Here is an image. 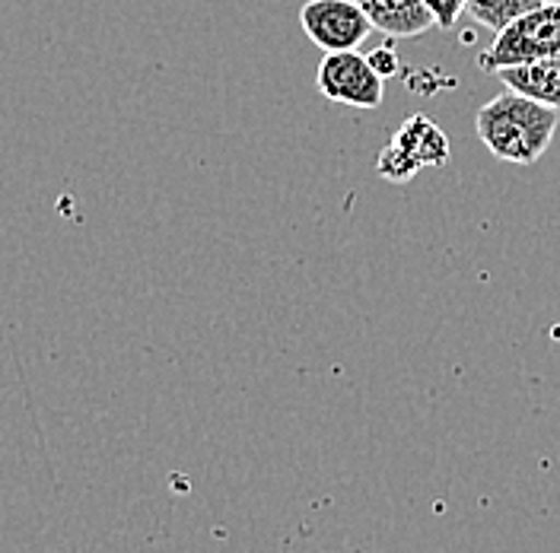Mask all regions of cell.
<instances>
[{"mask_svg":"<svg viewBox=\"0 0 560 553\" xmlns=\"http://www.w3.org/2000/svg\"><path fill=\"white\" fill-rule=\"evenodd\" d=\"M423 7L433 16V26L440 30H453L458 16L465 13V0H423Z\"/></svg>","mask_w":560,"mask_h":553,"instance_id":"cell-10","label":"cell"},{"mask_svg":"<svg viewBox=\"0 0 560 553\" xmlns=\"http://www.w3.org/2000/svg\"><path fill=\"white\" fill-rule=\"evenodd\" d=\"M558 121V108L535 103L516 90H503L478 108L475 131L497 160L513 166H532L548 153Z\"/></svg>","mask_w":560,"mask_h":553,"instance_id":"cell-1","label":"cell"},{"mask_svg":"<svg viewBox=\"0 0 560 553\" xmlns=\"http://www.w3.org/2000/svg\"><path fill=\"white\" fill-rule=\"evenodd\" d=\"M392 143H398L415 163H418L420 169H443L446 163H450V138H446V131L433 121V118H427V115H411V118H405L401 125H398V131H395V138Z\"/></svg>","mask_w":560,"mask_h":553,"instance_id":"cell-5","label":"cell"},{"mask_svg":"<svg viewBox=\"0 0 560 553\" xmlns=\"http://www.w3.org/2000/svg\"><path fill=\"white\" fill-rule=\"evenodd\" d=\"M370 58V64L380 70L383 77H392L395 70H398V58H395V51H388V48H376L373 55H366Z\"/></svg>","mask_w":560,"mask_h":553,"instance_id":"cell-11","label":"cell"},{"mask_svg":"<svg viewBox=\"0 0 560 553\" xmlns=\"http://www.w3.org/2000/svg\"><path fill=\"white\" fill-rule=\"evenodd\" d=\"M315 86L325 99L350 108H380L385 99V77L357 48L325 51L315 73Z\"/></svg>","mask_w":560,"mask_h":553,"instance_id":"cell-3","label":"cell"},{"mask_svg":"<svg viewBox=\"0 0 560 553\" xmlns=\"http://www.w3.org/2000/svg\"><path fill=\"white\" fill-rule=\"evenodd\" d=\"M560 55V0H541L535 10L500 30L493 45L478 58L481 70H503Z\"/></svg>","mask_w":560,"mask_h":553,"instance_id":"cell-2","label":"cell"},{"mask_svg":"<svg viewBox=\"0 0 560 553\" xmlns=\"http://www.w3.org/2000/svg\"><path fill=\"white\" fill-rule=\"evenodd\" d=\"M497 77L503 80L506 90H516L535 103L558 108L560 111V55L541 58V61H528L516 68L497 70Z\"/></svg>","mask_w":560,"mask_h":553,"instance_id":"cell-7","label":"cell"},{"mask_svg":"<svg viewBox=\"0 0 560 553\" xmlns=\"http://www.w3.org/2000/svg\"><path fill=\"white\" fill-rule=\"evenodd\" d=\"M376 173L383 175L385 181L405 185V181H411V178L420 173V166L401 150V146H398V143L388 140V146H385L383 153H380V160H376Z\"/></svg>","mask_w":560,"mask_h":553,"instance_id":"cell-9","label":"cell"},{"mask_svg":"<svg viewBox=\"0 0 560 553\" xmlns=\"http://www.w3.org/2000/svg\"><path fill=\"white\" fill-rule=\"evenodd\" d=\"M373 23V30L392 35V38H415L433 26L430 10L423 0H357Z\"/></svg>","mask_w":560,"mask_h":553,"instance_id":"cell-6","label":"cell"},{"mask_svg":"<svg viewBox=\"0 0 560 553\" xmlns=\"http://www.w3.org/2000/svg\"><path fill=\"white\" fill-rule=\"evenodd\" d=\"M541 0H465V10L493 33L506 30L513 20H520L523 13L535 10Z\"/></svg>","mask_w":560,"mask_h":553,"instance_id":"cell-8","label":"cell"},{"mask_svg":"<svg viewBox=\"0 0 560 553\" xmlns=\"http://www.w3.org/2000/svg\"><path fill=\"white\" fill-rule=\"evenodd\" d=\"M300 26L322 51L360 48L373 33V23L357 0H306L300 7Z\"/></svg>","mask_w":560,"mask_h":553,"instance_id":"cell-4","label":"cell"}]
</instances>
